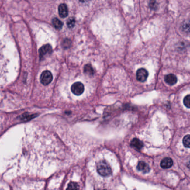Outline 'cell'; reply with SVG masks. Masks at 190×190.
<instances>
[{"instance_id":"1","label":"cell","mask_w":190,"mask_h":190,"mask_svg":"<svg viewBox=\"0 0 190 190\" xmlns=\"http://www.w3.org/2000/svg\"><path fill=\"white\" fill-rule=\"evenodd\" d=\"M19 145L10 162L11 174L45 175L52 170L59 154L52 134L36 126H27Z\"/></svg>"},{"instance_id":"2","label":"cell","mask_w":190,"mask_h":190,"mask_svg":"<svg viewBox=\"0 0 190 190\" xmlns=\"http://www.w3.org/2000/svg\"><path fill=\"white\" fill-rule=\"evenodd\" d=\"M16 47L6 25L0 21V100L2 89L15 76L19 67Z\"/></svg>"},{"instance_id":"3","label":"cell","mask_w":190,"mask_h":190,"mask_svg":"<svg viewBox=\"0 0 190 190\" xmlns=\"http://www.w3.org/2000/svg\"><path fill=\"white\" fill-rule=\"evenodd\" d=\"M97 170L98 174L103 177H108L112 174V169L107 161L101 160L97 164Z\"/></svg>"},{"instance_id":"4","label":"cell","mask_w":190,"mask_h":190,"mask_svg":"<svg viewBox=\"0 0 190 190\" xmlns=\"http://www.w3.org/2000/svg\"><path fill=\"white\" fill-rule=\"evenodd\" d=\"M52 80H53V75L48 70L44 71L43 72V73L41 74L40 77V81L41 83L43 85H47L49 84Z\"/></svg>"},{"instance_id":"5","label":"cell","mask_w":190,"mask_h":190,"mask_svg":"<svg viewBox=\"0 0 190 190\" xmlns=\"http://www.w3.org/2000/svg\"><path fill=\"white\" fill-rule=\"evenodd\" d=\"M71 90L76 95H80L83 93L84 91V86L80 82H76L72 85L71 87Z\"/></svg>"},{"instance_id":"6","label":"cell","mask_w":190,"mask_h":190,"mask_svg":"<svg viewBox=\"0 0 190 190\" xmlns=\"http://www.w3.org/2000/svg\"><path fill=\"white\" fill-rule=\"evenodd\" d=\"M148 76V73L147 70L144 68H140L137 71L136 77L137 79L140 82L145 81Z\"/></svg>"},{"instance_id":"7","label":"cell","mask_w":190,"mask_h":190,"mask_svg":"<svg viewBox=\"0 0 190 190\" xmlns=\"http://www.w3.org/2000/svg\"><path fill=\"white\" fill-rule=\"evenodd\" d=\"M137 169L144 174H147L150 171V167L149 165L143 161H140L138 163L137 165Z\"/></svg>"},{"instance_id":"8","label":"cell","mask_w":190,"mask_h":190,"mask_svg":"<svg viewBox=\"0 0 190 190\" xmlns=\"http://www.w3.org/2000/svg\"><path fill=\"white\" fill-rule=\"evenodd\" d=\"M161 167L164 169L170 168L173 165V161L169 157L164 158L161 162Z\"/></svg>"},{"instance_id":"9","label":"cell","mask_w":190,"mask_h":190,"mask_svg":"<svg viewBox=\"0 0 190 190\" xmlns=\"http://www.w3.org/2000/svg\"><path fill=\"white\" fill-rule=\"evenodd\" d=\"M164 81L168 84L170 85H173L177 83V77H176V75H174V74H170L164 77Z\"/></svg>"},{"instance_id":"10","label":"cell","mask_w":190,"mask_h":190,"mask_svg":"<svg viewBox=\"0 0 190 190\" xmlns=\"http://www.w3.org/2000/svg\"><path fill=\"white\" fill-rule=\"evenodd\" d=\"M130 145L132 147H134L135 149H136L137 150H140L143 146V143L139 139L135 138H133L131 141Z\"/></svg>"},{"instance_id":"11","label":"cell","mask_w":190,"mask_h":190,"mask_svg":"<svg viewBox=\"0 0 190 190\" xmlns=\"http://www.w3.org/2000/svg\"><path fill=\"white\" fill-rule=\"evenodd\" d=\"M59 13L61 17H66L68 15V10L67 7L65 4H61L59 6Z\"/></svg>"},{"instance_id":"12","label":"cell","mask_w":190,"mask_h":190,"mask_svg":"<svg viewBox=\"0 0 190 190\" xmlns=\"http://www.w3.org/2000/svg\"><path fill=\"white\" fill-rule=\"evenodd\" d=\"M52 22H53V24L54 26L55 27L57 30L61 29L62 27H63V22L60 20L57 19V18L54 19L53 21H52Z\"/></svg>"},{"instance_id":"13","label":"cell","mask_w":190,"mask_h":190,"mask_svg":"<svg viewBox=\"0 0 190 190\" xmlns=\"http://www.w3.org/2000/svg\"><path fill=\"white\" fill-rule=\"evenodd\" d=\"M84 72L89 75H93L94 74V70L90 64H87L84 67Z\"/></svg>"},{"instance_id":"14","label":"cell","mask_w":190,"mask_h":190,"mask_svg":"<svg viewBox=\"0 0 190 190\" xmlns=\"http://www.w3.org/2000/svg\"><path fill=\"white\" fill-rule=\"evenodd\" d=\"M50 50H51L50 47L49 45H45L41 48L40 50V55L41 57H43L45 54H47V52H49Z\"/></svg>"},{"instance_id":"15","label":"cell","mask_w":190,"mask_h":190,"mask_svg":"<svg viewBox=\"0 0 190 190\" xmlns=\"http://www.w3.org/2000/svg\"><path fill=\"white\" fill-rule=\"evenodd\" d=\"M183 144L184 146L186 148H189L190 146V136L189 134L185 136L183 139Z\"/></svg>"},{"instance_id":"16","label":"cell","mask_w":190,"mask_h":190,"mask_svg":"<svg viewBox=\"0 0 190 190\" xmlns=\"http://www.w3.org/2000/svg\"><path fill=\"white\" fill-rule=\"evenodd\" d=\"M79 188V185L75 182H70L67 187V189L70 190H78Z\"/></svg>"},{"instance_id":"17","label":"cell","mask_w":190,"mask_h":190,"mask_svg":"<svg viewBox=\"0 0 190 190\" xmlns=\"http://www.w3.org/2000/svg\"><path fill=\"white\" fill-rule=\"evenodd\" d=\"M184 105L186 107L189 108L190 107V95H187V96L185 97L184 99Z\"/></svg>"},{"instance_id":"18","label":"cell","mask_w":190,"mask_h":190,"mask_svg":"<svg viewBox=\"0 0 190 190\" xmlns=\"http://www.w3.org/2000/svg\"><path fill=\"white\" fill-rule=\"evenodd\" d=\"M75 21L74 18H70L67 21V25L69 28H73L75 26Z\"/></svg>"},{"instance_id":"19","label":"cell","mask_w":190,"mask_h":190,"mask_svg":"<svg viewBox=\"0 0 190 190\" xmlns=\"http://www.w3.org/2000/svg\"><path fill=\"white\" fill-rule=\"evenodd\" d=\"M1 1H2V0H0V4H1Z\"/></svg>"}]
</instances>
